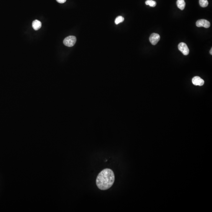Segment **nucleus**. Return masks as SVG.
Wrapping results in <instances>:
<instances>
[{
  "mask_svg": "<svg viewBox=\"0 0 212 212\" xmlns=\"http://www.w3.org/2000/svg\"><path fill=\"white\" fill-rule=\"evenodd\" d=\"M196 25L198 27L209 28L210 26V24L209 21L205 19H200L197 21Z\"/></svg>",
  "mask_w": 212,
  "mask_h": 212,
  "instance_id": "nucleus-4",
  "label": "nucleus"
},
{
  "mask_svg": "<svg viewBox=\"0 0 212 212\" xmlns=\"http://www.w3.org/2000/svg\"><path fill=\"white\" fill-rule=\"evenodd\" d=\"M212 48H211V49H210V54L212 55Z\"/></svg>",
  "mask_w": 212,
  "mask_h": 212,
  "instance_id": "nucleus-13",
  "label": "nucleus"
},
{
  "mask_svg": "<svg viewBox=\"0 0 212 212\" xmlns=\"http://www.w3.org/2000/svg\"><path fill=\"white\" fill-rule=\"evenodd\" d=\"M76 41L77 39L75 36H69L64 39L63 41V43L67 46L72 47L75 44Z\"/></svg>",
  "mask_w": 212,
  "mask_h": 212,
  "instance_id": "nucleus-2",
  "label": "nucleus"
},
{
  "mask_svg": "<svg viewBox=\"0 0 212 212\" xmlns=\"http://www.w3.org/2000/svg\"><path fill=\"white\" fill-rule=\"evenodd\" d=\"M192 83L196 86H202L204 84V81L199 76H195L192 79Z\"/></svg>",
  "mask_w": 212,
  "mask_h": 212,
  "instance_id": "nucleus-6",
  "label": "nucleus"
},
{
  "mask_svg": "<svg viewBox=\"0 0 212 212\" xmlns=\"http://www.w3.org/2000/svg\"><path fill=\"white\" fill-rule=\"evenodd\" d=\"M160 36L158 34L152 33L150 36L149 40L152 45H155L160 40Z\"/></svg>",
  "mask_w": 212,
  "mask_h": 212,
  "instance_id": "nucleus-5",
  "label": "nucleus"
},
{
  "mask_svg": "<svg viewBox=\"0 0 212 212\" xmlns=\"http://www.w3.org/2000/svg\"><path fill=\"white\" fill-rule=\"evenodd\" d=\"M179 50L185 56H187L189 53V50L187 45L184 42H181L178 46Z\"/></svg>",
  "mask_w": 212,
  "mask_h": 212,
  "instance_id": "nucleus-3",
  "label": "nucleus"
},
{
  "mask_svg": "<svg viewBox=\"0 0 212 212\" xmlns=\"http://www.w3.org/2000/svg\"><path fill=\"white\" fill-rule=\"evenodd\" d=\"M58 3H64L66 2L67 0H56Z\"/></svg>",
  "mask_w": 212,
  "mask_h": 212,
  "instance_id": "nucleus-12",
  "label": "nucleus"
},
{
  "mask_svg": "<svg viewBox=\"0 0 212 212\" xmlns=\"http://www.w3.org/2000/svg\"><path fill=\"white\" fill-rule=\"evenodd\" d=\"M42 26V23L40 21L37 20L34 21L32 23V27L35 30H38L41 28Z\"/></svg>",
  "mask_w": 212,
  "mask_h": 212,
  "instance_id": "nucleus-7",
  "label": "nucleus"
},
{
  "mask_svg": "<svg viewBox=\"0 0 212 212\" xmlns=\"http://www.w3.org/2000/svg\"><path fill=\"white\" fill-rule=\"evenodd\" d=\"M145 4L146 5L150 6L151 7H154L156 5V3L153 0H147L146 1Z\"/></svg>",
  "mask_w": 212,
  "mask_h": 212,
  "instance_id": "nucleus-9",
  "label": "nucleus"
},
{
  "mask_svg": "<svg viewBox=\"0 0 212 212\" xmlns=\"http://www.w3.org/2000/svg\"><path fill=\"white\" fill-rule=\"evenodd\" d=\"M199 4L201 7L205 8L208 6L209 3L207 0H199Z\"/></svg>",
  "mask_w": 212,
  "mask_h": 212,
  "instance_id": "nucleus-10",
  "label": "nucleus"
},
{
  "mask_svg": "<svg viewBox=\"0 0 212 212\" xmlns=\"http://www.w3.org/2000/svg\"><path fill=\"white\" fill-rule=\"evenodd\" d=\"M124 18H123V17L120 16L118 17L116 19L115 21V23L116 24H120V23L123 22L124 21Z\"/></svg>",
  "mask_w": 212,
  "mask_h": 212,
  "instance_id": "nucleus-11",
  "label": "nucleus"
},
{
  "mask_svg": "<svg viewBox=\"0 0 212 212\" xmlns=\"http://www.w3.org/2000/svg\"><path fill=\"white\" fill-rule=\"evenodd\" d=\"M115 181V175L112 170L106 169L101 171L97 177V187L101 190H106L112 186Z\"/></svg>",
  "mask_w": 212,
  "mask_h": 212,
  "instance_id": "nucleus-1",
  "label": "nucleus"
},
{
  "mask_svg": "<svg viewBox=\"0 0 212 212\" xmlns=\"http://www.w3.org/2000/svg\"><path fill=\"white\" fill-rule=\"evenodd\" d=\"M177 7L181 10H184L185 6V3L184 0H177Z\"/></svg>",
  "mask_w": 212,
  "mask_h": 212,
  "instance_id": "nucleus-8",
  "label": "nucleus"
}]
</instances>
